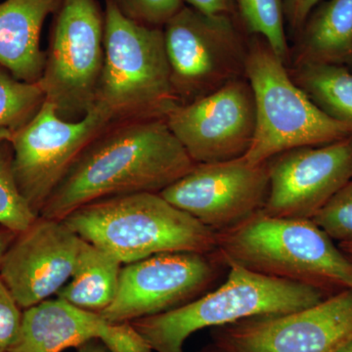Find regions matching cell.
Listing matches in <instances>:
<instances>
[{"label":"cell","mask_w":352,"mask_h":352,"mask_svg":"<svg viewBox=\"0 0 352 352\" xmlns=\"http://www.w3.org/2000/svg\"><path fill=\"white\" fill-rule=\"evenodd\" d=\"M194 166L166 119L110 122L76 160L39 217L63 220L102 199L160 194Z\"/></svg>","instance_id":"obj_1"},{"label":"cell","mask_w":352,"mask_h":352,"mask_svg":"<svg viewBox=\"0 0 352 352\" xmlns=\"http://www.w3.org/2000/svg\"><path fill=\"white\" fill-rule=\"evenodd\" d=\"M224 263L330 292L351 289L352 256L312 219L272 217L263 210L217 232Z\"/></svg>","instance_id":"obj_2"},{"label":"cell","mask_w":352,"mask_h":352,"mask_svg":"<svg viewBox=\"0 0 352 352\" xmlns=\"http://www.w3.org/2000/svg\"><path fill=\"white\" fill-rule=\"evenodd\" d=\"M82 240L122 264L164 252H214L217 232L157 193L111 197L76 208L63 219Z\"/></svg>","instance_id":"obj_3"},{"label":"cell","mask_w":352,"mask_h":352,"mask_svg":"<svg viewBox=\"0 0 352 352\" xmlns=\"http://www.w3.org/2000/svg\"><path fill=\"white\" fill-rule=\"evenodd\" d=\"M228 277L182 307L131 322L139 335L157 352H184L190 336L252 318L289 314L312 307L330 294L317 287L266 276L233 263H226ZM332 295V294H331Z\"/></svg>","instance_id":"obj_4"},{"label":"cell","mask_w":352,"mask_h":352,"mask_svg":"<svg viewBox=\"0 0 352 352\" xmlns=\"http://www.w3.org/2000/svg\"><path fill=\"white\" fill-rule=\"evenodd\" d=\"M104 61L94 107L111 122L166 119L177 104L163 28L131 20L105 0Z\"/></svg>","instance_id":"obj_5"},{"label":"cell","mask_w":352,"mask_h":352,"mask_svg":"<svg viewBox=\"0 0 352 352\" xmlns=\"http://www.w3.org/2000/svg\"><path fill=\"white\" fill-rule=\"evenodd\" d=\"M245 78L256 102V133L248 163L261 164L280 153L329 144L352 135L310 100L294 82L286 64L265 39L252 36L248 43Z\"/></svg>","instance_id":"obj_6"},{"label":"cell","mask_w":352,"mask_h":352,"mask_svg":"<svg viewBox=\"0 0 352 352\" xmlns=\"http://www.w3.org/2000/svg\"><path fill=\"white\" fill-rule=\"evenodd\" d=\"M104 32L105 14L96 0H61L53 14L38 85L62 119L82 120L94 107Z\"/></svg>","instance_id":"obj_7"},{"label":"cell","mask_w":352,"mask_h":352,"mask_svg":"<svg viewBox=\"0 0 352 352\" xmlns=\"http://www.w3.org/2000/svg\"><path fill=\"white\" fill-rule=\"evenodd\" d=\"M236 19L184 6L164 25L171 88L178 104L191 103L245 78L248 43Z\"/></svg>","instance_id":"obj_8"},{"label":"cell","mask_w":352,"mask_h":352,"mask_svg":"<svg viewBox=\"0 0 352 352\" xmlns=\"http://www.w3.org/2000/svg\"><path fill=\"white\" fill-rule=\"evenodd\" d=\"M222 266L217 251L164 252L124 264L117 296L100 315L120 324L170 311L207 293Z\"/></svg>","instance_id":"obj_9"},{"label":"cell","mask_w":352,"mask_h":352,"mask_svg":"<svg viewBox=\"0 0 352 352\" xmlns=\"http://www.w3.org/2000/svg\"><path fill=\"white\" fill-rule=\"evenodd\" d=\"M110 122L95 107L82 120L69 122L58 115L50 102L44 100L34 117L12 132L14 176L38 217L76 160Z\"/></svg>","instance_id":"obj_10"},{"label":"cell","mask_w":352,"mask_h":352,"mask_svg":"<svg viewBox=\"0 0 352 352\" xmlns=\"http://www.w3.org/2000/svg\"><path fill=\"white\" fill-rule=\"evenodd\" d=\"M222 352H336L352 340V289L312 307L215 328Z\"/></svg>","instance_id":"obj_11"},{"label":"cell","mask_w":352,"mask_h":352,"mask_svg":"<svg viewBox=\"0 0 352 352\" xmlns=\"http://www.w3.org/2000/svg\"><path fill=\"white\" fill-rule=\"evenodd\" d=\"M166 120L195 164L244 157L256 133L251 85L245 76L191 103L175 104Z\"/></svg>","instance_id":"obj_12"},{"label":"cell","mask_w":352,"mask_h":352,"mask_svg":"<svg viewBox=\"0 0 352 352\" xmlns=\"http://www.w3.org/2000/svg\"><path fill=\"white\" fill-rule=\"evenodd\" d=\"M268 190L267 162L254 166L241 157L219 163L195 164L160 195L219 232L263 210Z\"/></svg>","instance_id":"obj_13"},{"label":"cell","mask_w":352,"mask_h":352,"mask_svg":"<svg viewBox=\"0 0 352 352\" xmlns=\"http://www.w3.org/2000/svg\"><path fill=\"white\" fill-rule=\"evenodd\" d=\"M267 166L270 190L264 212L312 219L352 178V135L280 153L268 160Z\"/></svg>","instance_id":"obj_14"},{"label":"cell","mask_w":352,"mask_h":352,"mask_svg":"<svg viewBox=\"0 0 352 352\" xmlns=\"http://www.w3.org/2000/svg\"><path fill=\"white\" fill-rule=\"evenodd\" d=\"M82 243L63 220L41 217L16 235L0 278L23 310L56 296L68 283Z\"/></svg>","instance_id":"obj_15"},{"label":"cell","mask_w":352,"mask_h":352,"mask_svg":"<svg viewBox=\"0 0 352 352\" xmlns=\"http://www.w3.org/2000/svg\"><path fill=\"white\" fill-rule=\"evenodd\" d=\"M91 340H100L112 352L153 351L131 323H110L56 296L24 309L10 352H62Z\"/></svg>","instance_id":"obj_16"},{"label":"cell","mask_w":352,"mask_h":352,"mask_svg":"<svg viewBox=\"0 0 352 352\" xmlns=\"http://www.w3.org/2000/svg\"><path fill=\"white\" fill-rule=\"evenodd\" d=\"M61 0H6L0 3V66L18 80L38 83L45 51L41 48L44 21Z\"/></svg>","instance_id":"obj_17"},{"label":"cell","mask_w":352,"mask_h":352,"mask_svg":"<svg viewBox=\"0 0 352 352\" xmlns=\"http://www.w3.org/2000/svg\"><path fill=\"white\" fill-rule=\"evenodd\" d=\"M295 65H342L352 59V0L320 2L298 34Z\"/></svg>","instance_id":"obj_18"},{"label":"cell","mask_w":352,"mask_h":352,"mask_svg":"<svg viewBox=\"0 0 352 352\" xmlns=\"http://www.w3.org/2000/svg\"><path fill=\"white\" fill-rule=\"evenodd\" d=\"M122 265L112 254L82 240L71 279L56 296L100 314L117 296Z\"/></svg>","instance_id":"obj_19"},{"label":"cell","mask_w":352,"mask_h":352,"mask_svg":"<svg viewBox=\"0 0 352 352\" xmlns=\"http://www.w3.org/2000/svg\"><path fill=\"white\" fill-rule=\"evenodd\" d=\"M289 75L322 112L352 133L351 72L342 65L300 64Z\"/></svg>","instance_id":"obj_20"},{"label":"cell","mask_w":352,"mask_h":352,"mask_svg":"<svg viewBox=\"0 0 352 352\" xmlns=\"http://www.w3.org/2000/svg\"><path fill=\"white\" fill-rule=\"evenodd\" d=\"M236 8L237 18L245 31L265 39L287 65L289 50L284 0H236Z\"/></svg>","instance_id":"obj_21"},{"label":"cell","mask_w":352,"mask_h":352,"mask_svg":"<svg viewBox=\"0 0 352 352\" xmlns=\"http://www.w3.org/2000/svg\"><path fill=\"white\" fill-rule=\"evenodd\" d=\"M45 96L38 83L18 80L0 66V129L16 131L38 112Z\"/></svg>","instance_id":"obj_22"},{"label":"cell","mask_w":352,"mask_h":352,"mask_svg":"<svg viewBox=\"0 0 352 352\" xmlns=\"http://www.w3.org/2000/svg\"><path fill=\"white\" fill-rule=\"evenodd\" d=\"M38 217L16 182L10 139L2 141L0 142V226L18 235L27 230Z\"/></svg>","instance_id":"obj_23"},{"label":"cell","mask_w":352,"mask_h":352,"mask_svg":"<svg viewBox=\"0 0 352 352\" xmlns=\"http://www.w3.org/2000/svg\"><path fill=\"white\" fill-rule=\"evenodd\" d=\"M312 220L339 244L352 242V178Z\"/></svg>","instance_id":"obj_24"},{"label":"cell","mask_w":352,"mask_h":352,"mask_svg":"<svg viewBox=\"0 0 352 352\" xmlns=\"http://www.w3.org/2000/svg\"><path fill=\"white\" fill-rule=\"evenodd\" d=\"M131 20L150 27L164 28L183 6V0H115Z\"/></svg>","instance_id":"obj_25"},{"label":"cell","mask_w":352,"mask_h":352,"mask_svg":"<svg viewBox=\"0 0 352 352\" xmlns=\"http://www.w3.org/2000/svg\"><path fill=\"white\" fill-rule=\"evenodd\" d=\"M24 310L0 278V352H10L19 336Z\"/></svg>","instance_id":"obj_26"},{"label":"cell","mask_w":352,"mask_h":352,"mask_svg":"<svg viewBox=\"0 0 352 352\" xmlns=\"http://www.w3.org/2000/svg\"><path fill=\"white\" fill-rule=\"evenodd\" d=\"M320 2L321 0H284L286 25L292 32L298 34L308 16Z\"/></svg>","instance_id":"obj_27"},{"label":"cell","mask_w":352,"mask_h":352,"mask_svg":"<svg viewBox=\"0 0 352 352\" xmlns=\"http://www.w3.org/2000/svg\"><path fill=\"white\" fill-rule=\"evenodd\" d=\"M183 2L185 6L208 15H228L237 18L236 0H183Z\"/></svg>","instance_id":"obj_28"},{"label":"cell","mask_w":352,"mask_h":352,"mask_svg":"<svg viewBox=\"0 0 352 352\" xmlns=\"http://www.w3.org/2000/svg\"><path fill=\"white\" fill-rule=\"evenodd\" d=\"M16 234L7 230L3 227L0 226V267H1L2 261L6 256L7 250L12 244L15 239Z\"/></svg>","instance_id":"obj_29"},{"label":"cell","mask_w":352,"mask_h":352,"mask_svg":"<svg viewBox=\"0 0 352 352\" xmlns=\"http://www.w3.org/2000/svg\"><path fill=\"white\" fill-rule=\"evenodd\" d=\"M78 352H112L100 340H91L76 347Z\"/></svg>","instance_id":"obj_30"},{"label":"cell","mask_w":352,"mask_h":352,"mask_svg":"<svg viewBox=\"0 0 352 352\" xmlns=\"http://www.w3.org/2000/svg\"><path fill=\"white\" fill-rule=\"evenodd\" d=\"M12 136V131H9V129H0V142L4 140H9Z\"/></svg>","instance_id":"obj_31"},{"label":"cell","mask_w":352,"mask_h":352,"mask_svg":"<svg viewBox=\"0 0 352 352\" xmlns=\"http://www.w3.org/2000/svg\"><path fill=\"white\" fill-rule=\"evenodd\" d=\"M339 247L347 254L352 256V242L340 243Z\"/></svg>","instance_id":"obj_32"},{"label":"cell","mask_w":352,"mask_h":352,"mask_svg":"<svg viewBox=\"0 0 352 352\" xmlns=\"http://www.w3.org/2000/svg\"><path fill=\"white\" fill-rule=\"evenodd\" d=\"M336 352H352V340L347 342L346 344H344L342 347H340Z\"/></svg>","instance_id":"obj_33"},{"label":"cell","mask_w":352,"mask_h":352,"mask_svg":"<svg viewBox=\"0 0 352 352\" xmlns=\"http://www.w3.org/2000/svg\"><path fill=\"white\" fill-rule=\"evenodd\" d=\"M208 352H222L221 351H219V349H217V347L214 346V349H212V351H208Z\"/></svg>","instance_id":"obj_34"},{"label":"cell","mask_w":352,"mask_h":352,"mask_svg":"<svg viewBox=\"0 0 352 352\" xmlns=\"http://www.w3.org/2000/svg\"><path fill=\"white\" fill-rule=\"evenodd\" d=\"M351 289H352V285H351Z\"/></svg>","instance_id":"obj_35"}]
</instances>
